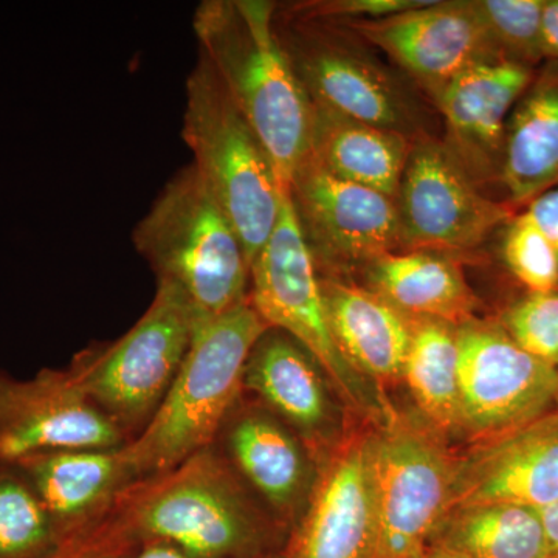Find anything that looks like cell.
<instances>
[{
  "label": "cell",
  "instance_id": "28",
  "mask_svg": "<svg viewBox=\"0 0 558 558\" xmlns=\"http://www.w3.org/2000/svg\"><path fill=\"white\" fill-rule=\"evenodd\" d=\"M502 60L537 69L543 61L542 10L545 0H473Z\"/></svg>",
  "mask_w": 558,
  "mask_h": 558
},
{
  "label": "cell",
  "instance_id": "27",
  "mask_svg": "<svg viewBox=\"0 0 558 558\" xmlns=\"http://www.w3.org/2000/svg\"><path fill=\"white\" fill-rule=\"evenodd\" d=\"M61 537L13 462L0 461V558H47Z\"/></svg>",
  "mask_w": 558,
  "mask_h": 558
},
{
  "label": "cell",
  "instance_id": "18",
  "mask_svg": "<svg viewBox=\"0 0 558 558\" xmlns=\"http://www.w3.org/2000/svg\"><path fill=\"white\" fill-rule=\"evenodd\" d=\"M484 502L535 509L558 502L557 409L458 458L451 509Z\"/></svg>",
  "mask_w": 558,
  "mask_h": 558
},
{
  "label": "cell",
  "instance_id": "34",
  "mask_svg": "<svg viewBox=\"0 0 558 558\" xmlns=\"http://www.w3.org/2000/svg\"><path fill=\"white\" fill-rule=\"evenodd\" d=\"M542 53L545 62H558V0L543 3Z\"/></svg>",
  "mask_w": 558,
  "mask_h": 558
},
{
  "label": "cell",
  "instance_id": "15",
  "mask_svg": "<svg viewBox=\"0 0 558 558\" xmlns=\"http://www.w3.org/2000/svg\"><path fill=\"white\" fill-rule=\"evenodd\" d=\"M215 446L279 526L292 534L310 506L318 476L317 462L303 440L242 391Z\"/></svg>",
  "mask_w": 558,
  "mask_h": 558
},
{
  "label": "cell",
  "instance_id": "14",
  "mask_svg": "<svg viewBox=\"0 0 558 558\" xmlns=\"http://www.w3.org/2000/svg\"><path fill=\"white\" fill-rule=\"evenodd\" d=\"M339 25L387 53L429 98L465 70L502 60L473 0H429L421 9L381 20Z\"/></svg>",
  "mask_w": 558,
  "mask_h": 558
},
{
  "label": "cell",
  "instance_id": "25",
  "mask_svg": "<svg viewBox=\"0 0 558 558\" xmlns=\"http://www.w3.org/2000/svg\"><path fill=\"white\" fill-rule=\"evenodd\" d=\"M429 548L450 558H548L539 509L484 502L451 509Z\"/></svg>",
  "mask_w": 558,
  "mask_h": 558
},
{
  "label": "cell",
  "instance_id": "33",
  "mask_svg": "<svg viewBox=\"0 0 558 558\" xmlns=\"http://www.w3.org/2000/svg\"><path fill=\"white\" fill-rule=\"evenodd\" d=\"M523 209L545 234L558 258V186L535 197Z\"/></svg>",
  "mask_w": 558,
  "mask_h": 558
},
{
  "label": "cell",
  "instance_id": "5",
  "mask_svg": "<svg viewBox=\"0 0 558 558\" xmlns=\"http://www.w3.org/2000/svg\"><path fill=\"white\" fill-rule=\"evenodd\" d=\"M183 142L240 236L250 266L279 218L282 185L263 143L202 54L186 80Z\"/></svg>",
  "mask_w": 558,
  "mask_h": 558
},
{
  "label": "cell",
  "instance_id": "20",
  "mask_svg": "<svg viewBox=\"0 0 558 558\" xmlns=\"http://www.w3.org/2000/svg\"><path fill=\"white\" fill-rule=\"evenodd\" d=\"M13 464L38 495L61 539L105 517L134 483L123 447L47 451Z\"/></svg>",
  "mask_w": 558,
  "mask_h": 558
},
{
  "label": "cell",
  "instance_id": "29",
  "mask_svg": "<svg viewBox=\"0 0 558 558\" xmlns=\"http://www.w3.org/2000/svg\"><path fill=\"white\" fill-rule=\"evenodd\" d=\"M501 255L510 274L527 293L558 290V258L542 230L527 211H521L506 223Z\"/></svg>",
  "mask_w": 558,
  "mask_h": 558
},
{
  "label": "cell",
  "instance_id": "35",
  "mask_svg": "<svg viewBox=\"0 0 558 558\" xmlns=\"http://www.w3.org/2000/svg\"><path fill=\"white\" fill-rule=\"evenodd\" d=\"M126 558H201L165 542H138Z\"/></svg>",
  "mask_w": 558,
  "mask_h": 558
},
{
  "label": "cell",
  "instance_id": "37",
  "mask_svg": "<svg viewBox=\"0 0 558 558\" xmlns=\"http://www.w3.org/2000/svg\"><path fill=\"white\" fill-rule=\"evenodd\" d=\"M424 558H450V557H447L446 554L439 553V550L428 548L427 554H425Z\"/></svg>",
  "mask_w": 558,
  "mask_h": 558
},
{
  "label": "cell",
  "instance_id": "23",
  "mask_svg": "<svg viewBox=\"0 0 558 558\" xmlns=\"http://www.w3.org/2000/svg\"><path fill=\"white\" fill-rule=\"evenodd\" d=\"M366 288L409 317L461 326L476 317L478 300L447 253L399 250L365 267Z\"/></svg>",
  "mask_w": 558,
  "mask_h": 558
},
{
  "label": "cell",
  "instance_id": "6",
  "mask_svg": "<svg viewBox=\"0 0 558 558\" xmlns=\"http://www.w3.org/2000/svg\"><path fill=\"white\" fill-rule=\"evenodd\" d=\"M248 303L269 329L288 333L317 360L344 409L376 427L398 413L384 389L360 376L337 347L317 264L301 231L289 186L282 193L277 227L250 266Z\"/></svg>",
  "mask_w": 558,
  "mask_h": 558
},
{
  "label": "cell",
  "instance_id": "17",
  "mask_svg": "<svg viewBox=\"0 0 558 558\" xmlns=\"http://www.w3.org/2000/svg\"><path fill=\"white\" fill-rule=\"evenodd\" d=\"M537 69L517 62H481L432 98L446 126L442 142L481 190L499 183L509 117Z\"/></svg>",
  "mask_w": 558,
  "mask_h": 558
},
{
  "label": "cell",
  "instance_id": "26",
  "mask_svg": "<svg viewBox=\"0 0 558 558\" xmlns=\"http://www.w3.org/2000/svg\"><path fill=\"white\" fill-rule=\"evenodd\" d=\"M402 380L422 421L444 439L459 436L458 326L411 317V341Z\"/></svg>",
  "mask_w": 558,
  "mask_h": 558
},
{
  "label": "cell",
  "instance_id": "38",
  "mask_svg": "<svg viewBox=\"0 0 558 558\" xmlns=\"http://www.w3.org/2000/svg\"><path fill=\"white\" fill-rule=\"evenodd\" d=\"M266 558H286V556H278V554H274V556L266 557Z\"/></svg>",
  "mask_w": 558,
  "mask_h": 558
},
{
  "label": "cell",
  "instance_id": "22",
  "mask_svg": "<svg viewBox=\"0 0 558 558\" xmlns=\"http://www.w3.org/2000/svg\"><path fill=\"white\" fill-rule=\"evenodd\" d=\"M499 185L515 209L558 186V62L537 69L510 113Z\"/></svg>",
  "mask_w": 558,
  "mask_h": 558
},
{
  "label": "cell",
  "instance_id": "9",
  "mask_svg": "<svg viewBox=\"0 0 558 558\" xmlns=\"http://www.w3.org/2000/svg\"><path fill=\"white\" fill-rule=\"evenodd\" d=\"M275 27L312 105L413 142L427 135L409 87L368 53L349 46L328 22L296 16L277 5Z\"/></svg>",
  "mask_w": 558,
  "mask_h": 558
},
{
  "label": "cell",
  "instance_id": "10",
  "mask_svg": "<svg viewBox=\"0 0 558 558\" xmlns=\"http://www.w3.org/2000/svg\"><path fill=\"white\" fill-rule=\"evenodd\" d=\"M459 436L480 444L554 410L558 369L515 343L498 322L458 326Z\"/></svg>",
  "mask_w": 558,
  "mask_h": 558
},
{
  "label": "cell",
  "instance_id": "19",
  "mask_svg": "<svg viewBox=\"0 0 558 558\" xmlns=\"http://www.w3.org/2000/svg\"><path fill=\"white\" fill-rule=\"evenodd\" d=\"M374 510L368 435H352L319 465L310 506L286 558H365Z\"/></svg>",
  "mask_w": 558,
  "mask_h": 558
},
{
  "label": "cell",
  "instance_id": "12",
  "mask_svg": "<svg viewBox=\"0 0 558 558\" xmlns=\"http://www.w3.org/2000/svg\"><path fill=\"white\" fill-rule=\"evenodd\" d=\"M289 193L319 274L365 269L399 252L395 197L336 178L311 156L290 180Z\"/></svg>",
  "mask_w": 558,
  "mask_h": 558
},
{
  "label": "cell",
  "instance_id": "31",
  "mask_svg": "<svg viewBox=\"0 0 558 558\" xmlns=\"http://www.w3.org/2000/svg\"><path fill=\"white\" fill-rule=\"evenodd\" d=\"M138 539L119 508H113L89 526L62 538L47 558H126Z\"/></svg>",
  "mask_w": 558,
  "mask_h": 558
},
{
  "label": "cell",
  "instance_id": "24",
  "mask_svg": "<svg viewBox=\"0 0 558 558\" xmlns=\"http://www.w3.org/2000/svg\"><path fill=\"white\" fill-rule=\"evenodd\" d=\"M312 106V159L336 178L396 199L413 140L336 110Z\"/></svg>",
  "mask_w": 558,
  "mask_h": 558
},
{
  "label": "cell",
  "instance_id": "30",
  "mask_svg": "<svg viewBox=\"0 0 558 558\" xmlns=\"http://www.w3.org/2000/svg\"><path fill=\"white\" fill-rule=\"evenodd\" d=\"M498 323L520 348L558 369V290L527 293Z\"/></svg>",
  "mask_w": 558,
  "mask_h": 558
},
{
  "label": "cell",
  "instance_id": "13",
  "mask_svg": "<svg viewBox=\"0 0 558 558\" xmlns=\"http://www.w3.org/2000/svg\"><path fill=\"white\" fill-rule=\"evenodd\" d=\"M124 446L120 429L87 398L69 368H44L32 379L0 371V461Z\"/></svg>",
  "mask_w": 558,
  "mask_h": 558
},
{
  "label": "cell",
  "instance_id": "8",
  "mask_svg": "<svg viewBox=\"0 0 558 558\" xmlns=\"http://www.w3.org/2000/svg\"><path fill=\"white\" fill-rule=\"evenodd\" d=\"M193 312L178 293L157 286L145 314L117 340L90 344L68 366L87 398L131 444L156 416L193 339Z\"/></svg>",
  "mask_w": 558,
  "mask_h": 558
},
{
  "label": "cell",
  "instance_id": "16",
  "mask_svg": "<svg viewBox=\"0 0 558 558\" xmlns=\"http://www.w3.org/2000/svg\"><path fill=\"white\" fill-rule=\"evenodd\" d=\"M242 391L258 400L307 447L318 469L347 438L343 403L325 371L299 341L267 329L242 374Z\"/></svg>",
  "mask_w": 558,
  "mask_h": 558
},
{
  "label": "cell",
  "instance_id": "32",
  "mask_svg": "<svg viewBox=\"0 0 558 558\" xmlns=\"http://www.w3.org/2000/svg\"><path fill=\"white\" fill-rule=\"evenodd\" d=\"M429 0H312L284 7L310 20L339 22L374 21L427 5Z\"/></svg>",
  "mask_w": 558,
  "mask_h": 558
},
{
  "label": "cell",
  "instance_id": "1",
  "mask_svg": "<svg viewBox=\"0 0 558 558\" xmlns=\"http://www.w3.org/2000/svg\"><path fill=\"white\" fill-rule=\"evenodd\" d=\"M277 3L204 0L194 11L199 54L269 154L282 185L311 156L314 106L275 27Z\"/></svg>",
  "mask_w": 558,
  "mask_h": 558
},
{
  "label": "cell",
  "instance_id": "7",
  "mask_svg": "<svg viewBox=\"0 0 558 558\" xmlns=\"http://www.w3.org/2000/svg\"><path fill=\"white\" fill-rule=\"evenodd\" d=\"M374 523L365 558H424L453 506L458 458L422 418L396 413L368 433Z\"/></svg>",
  "mask_w": 558,
  "mask_h": 558
},
{
  "label": "cell",
  "instance_id": "3",
  "mask_svg": "<svg viewBox=\"0 0 558 558\" xmlns=\"http://www.w3.org/2000/svg\"><path fill=\"white\" fill-rule=\"evenodd\" d=\"M132 242L157 286L174 290L196 322L248 303L244 247L193 163L163 186L135 227Z\"/></svg>",
  "mask_w": 558,
  "mask_h": 558
},
{
  "label": "cell",
  "instance_id": "21",
  "mask_svg": "<svg viewBox=\"0 0 558 558\" xmlns=\"http://www.w3.org/2000/svg\"><path fill=\"white\" fill-rule=\"evenodd\" d=\"M319 281L330 330L349 365L384 391L402 380L411 317L368 288L332 275L319 274Z\"/></svg>",
  "mask_w": 558,
  "mask_h": 558
},
{
  "label": "cell",
  "instance_id": "36",
  "mask_svg": "<svg viewBox=\"0 0 558 558\" xmlns=\"http://www.w3.org/2000/svg\"><path fill=\"white\" fill-rule=\"evenodd\" d=\"M546 537H548L550 556H558V502L539 509Z\"/></svg>",
  "mask_w": 558,
  "mask_h": 558
},
{
  "label": "cell",
  "instance_id": "4",
  "mask_svg": "<svg viewBox=\"0 0 558 558\" xmlns=\"http://www.w3.org/2000/svg\"><path fill=\"white\" fill-rule=\"evenodd\" d=\"M267 329L250 303L196 322L189 352L167 398L145 432L123 447L134 483L178 468L216 442L241 398L250 352Z\"/></svg>",
  "mask_w": 558,
  "mask_h": 558
},
{
  "label": "cell",
  "instance_id": "40",
  "mask_svg": "<svg viewBox=\"0 0 558 558\" xmlns=\"http://www.w3.org/2000/svg\"><path fill=\"white\" fill-rule=\"evenodd\" d=\"M548 558H558V556H550V557H548Z\"/></svg>",
  "mask_w": 558,
  "mask_h": 558
},
{
  "label": "cell",
  "instance_id": "39",
  "mask_svg": "<svg viewBox=\"0 0 558 558\" xmlns=\"http://www.w3.org/2000/svg\"><path fill=\"white\" fill-rule=\"evenodd\" d=\"M556 409L558 410V392H557V402H556Z\"/></svg>",
  "mask_w": 558,
  "mask_h": 558
},
{
  "label": "cell",
  "instance_id": "2",
  "mask_svg": "<svg viewBox=\"0 0 558 558\" xmlns=\"http://www.w3.org/2000/svg\"><path fill=\"white\" fill-rule=\"evenodd\" d=\"M138 542H165L201 558H266L284 529L218 447L135 481L116 501Z\"/></svg>",
  "mask_w": 558,
  "mask_h": 558
},
{
  "label": "cell",
  "instance_id": "11",
  "mask_svg": "<svg viewBox=\"0 0 558 558\" xmlns=\"http://www.w3.org/2000/svg\"><path fill=\"white\" fill-rule=\"evenodd\" d=\"M400 250L464 253L502 229L515 208L478 189L432 135L411 145L398 194Z\"/></svg>",
  "mask_w": 558,
  "mask_h": 558
}]
</instances>
